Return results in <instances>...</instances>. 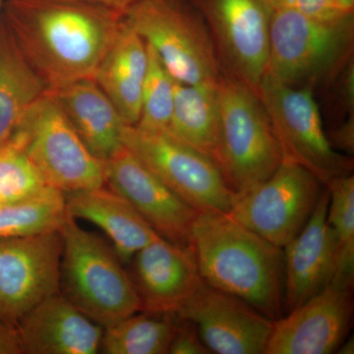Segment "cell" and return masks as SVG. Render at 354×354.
Returning <instances> with one entry per match:
<instances>
[{"instance_id":"obj_1","label":"cell","mask_w":354,"mask_h":354,"mask_svg":"<svg viewBox=\"0 0 354 354\" xmlns=\"http://www.w3.org/2000/svg\"><path fill=\"white\" fill-rule=\"evenodd\" d=\"M1 19L50 92L94 79L123 13L82 0H6Z\"/></svg>"},{"instance_id":"obj_2","label":"cell","mask_w":354,"mask_h":354,"mask_svg":"<svg viewBox=\"0 0 354 354\" xmlns=\"http://www.w3.org/2000/svg\"><path fill=\"white\" fill-rule=\"evenodd\" d=\"M207 286L277 320L283 309V249L227 213H199L189 245Z\"/></svg>"},{"instance_id":"obj_3","label":"cell","mask_w":354,"mask_h":354,"mask_svg":"<svg viewBox=\"0 0 354 354\" xmlns=\"http://www.w3.org/2000/svg\"><path fill=\"white\" fill-rule=\"evenodd\" d=\"M59 232L60 292L67 299L104 328L142 311L131 276L113 246L68 215Z\"/></svg>"},{"instance_id":"obj_4","label":"cell","mask_w":354,"mask_h":354,"mask_svg":"<svg viewBox=\"0 0 354 354\" xmlns=\"http://www.w3.org/2000/svg\"><path fill=\"white\" fill-rule=\"evenodd\" d=\"M353 12L322 19L272 11L267 75L292 87L314 88L335 79L353 57Z\"/></svg>"},{"instance_id":"obj_5","label":"cell","mask_w":354,"mask_h":354,"mask_svg":"<svg viewBox=\"0 0 354 354\" xmlns=\"http://www.w3.org/2000/svg\"><path fill=\"white\" fill-rule=\"evenodd\" d=\"M218 94L220 141L216 167L236 197L269 178L283 162V155L259 95L223 73Z\"/></svg>"},{"instance_id":"obj_6","label":"cell","mask_w":354,"mask_h":354,"mask_svg":"<svg viewBox=\"0 0 354 354\" xmlns=\"http://www.w3.org/2000/svg\"><path fill=\"white\" fill-rule=\"evenodd\" d=\"M123 16L177 82H218L221 68L215 44L202 16L186 0H143Z\"/></svg>"},{"instance_id":"obj_7","label":"cell","mask_w":354,"mask_h":354,"mask_svg":"<svg viewBox=\"0 0 354 354\" xmlns=\"http://www.w3.org/2000/svg\"><path fill=\"white\" fill-rule=\"evenodd\" d=\"M11 137L22 144L50 187L66 194L106 186L102 162L85 145L53 92L28 111Z\"/></svg>"},{"instance_id":"obj_8","label":"cell","mask_w":354,"mask_h":354,"mask_svg":"<svg viewBox=\"0 0 354 354\" xmlns=\"http://www.w3.org/2000/svg\"><path fill=\"white\" fill-rule=\"evenodd\" d=\"M271 120L283 160L300 165L323 185L351 174L353 160L330 146L314 88L292 87L265 74L258 90Z\"/></svg>"},{"instance_id":"obj_9","label":"cell","mask_w":354,"mask_h":354,"mask_svg":"<svg viewBox=\"0 0 354 354\" xmlns=\"http://www.w3.org/2000/svg\"><path fill=\"white\" fill-rule=\"evenodd\" d=\"M122 145L199 213H228L235 195L215 162L169 131L127 125Z\"/></svg>"},{"instance_id":"obj_10","label":"cell","mask_w":354,"mask_h":354,"mask_svg":"<svg viewBox=\"0 0 354 354\" xmlns=\"http://www.w3.org/2000/svg\"><path fill=\"white\" fill-rule=\"evenodd\" d=\"M323 185L300 165L283 160L269 178L235 197L227 215L283 248L315 209Z\"/></svg>"},{"instance_id":"obj_11","label":"cell","mask_w":354,"mask_h":354,"mask_svg":"<svg viewBox=\"0 0 354 354\" xmlns=\"http://www.w3.org/2000/svg\"><path fill=\"white\" fill-rule=\"evenodd\" d=\"M202 16L221 73L258 95L267 68L272 9L266 0H186Z\"/></svg>"},{"instance_id":"obj_12","label":"cell","mask_w":354,"mask_h":354,"mask_svg":"<svg viewBox=\"0 0 354 354\" xmlns=\"http://www.w3.org/2000/svg\"><path fill=\"white\" fill-rule=\"evenodd\" d=\"M58 230L0 239V320L16 326L44 298L60 291Z\"/></svg>"},{"instance_id":"obj_13","label":"cell","mask_w":354,"mask_h":354,"mask_svg":"<svg viewBox=\"0 0 354 354\" xmlns=\"http://www.w3.org/2000/svg\"><path fill=\"white\" fill-rule=\"evenodd\" d=\"M353 290L330 283L286 317L274 320L265 354L337 353L353 323Z\"/></svg>"},{"instance_id":"obj_14","label":"cell","mask_w":354,"mask_h":354,"mask_svg":"<svg viewBox=\"0 0 354 354\" xmlns=\"http://www.w3.org/2000/svg\"><path fill=\"white\" fill-rule=\"evenodd\" d=\"M196 327L209 353L265 354L274 320L241 298L205 285L174 315Z\"/></svg>"},{"instance_id":"obj_15","label":"cell","mask_w":354,"mask_h":354,"mask_svg":"<svg viewBox=\"0 0 354 354\" xmlns=\"http://www.w3.org/2000/svg\"><path fill=\"white\" fill-rule=\"evenodd\" d=\"M102 165L106 185L124 197L160 237L189 245L199 212L172 192L124 146Z\"/></svg>"},{"instance_id":"obj_16","label":"cell","mask_w":354,"mask_h":354,"mask_svg":"<svg viewBox=\"0 0 354 354\" xmlns=\"http://www.w3.org/2000/svg\"><path fill=\"white\" fill-rule=\"evenodd\" d=\"M142 311L174 316L206 285L189 246L160 237L130 261Z\"/></svg>"},{"instance_id":"obj_17","label":"cell","mask_w":354,"mask_h":354,"mask_svg":"<svg viewBox=\"0 0 354 354\" xmlns=\"http://www.w3.org/2000/svg\"><path fill=\"white\" fill-rule=\"evenodd\" d=\"M330 194L321 192L313 213L299 234L283 247V308L290 312L332 283L337 248L328 221Z\"/></svg>"},{"instance_id":"obj_18","label":"cell","mask_w":354,"mask_h":354,"mask_svg":"<svg viewBox=\"0 0 354 354\" xmlns=\"http://www.w3.org/2000/svg\"><path fill=\"white\" fill-rule=\"evenodd\" d=\"M16 329L27 354H95L104 333L60 291L28 312Z\"/></svg>"},{"instance_id":"obj_19","label":"cell","mask_w":354,"mask_h":354,"mask_svg":"<svg viewBox=\"0 0 354 354\" xmlns=\"http://www.w3.org/2000/svg\"><path fill=\"white\" fill-rule=\"evenodd\" d=\"M64 197L67 215L102 230L123 264L160 237L124 197L106 185L66 193Z\"/></svg>"},{"instance_id":"obj_20","label":"cell","mask_w":354,"mask_h":354,"mask_svg":"<svg viewBox=\"0 0 354 354\" xmlns=\"http://www.w3.org/2000/svg\"><path fill=\"white\" fill-rule=\"evenodd\" d=\"M72 127L95 158L104 162L122 147L124 120L94 79L53 92Z\"/></svg>"},{"instance_id":"obj_21","label":"cell","mask_w":354,"mask_h":354,"mask_svg":"<svg viewBox=\"0 0 354 354\" xmlns=\"http://www.w3.org/2000/svg\"><path fill=\"white\" fill-rule=\"evenodd\" d=\"M147 69L146 41L123 16L120 32L95 72L94 80L113 102L127 125L135 127L138 122Z\"/></svg>"},{"instance_id":"obj_22","label":"cell","mask_w":354,"mask_h":354,"mask_svg":"<svg viewBox=\"0 0 354 354\" xmlns=\"http://www.w3.org/2000/svg\"><path fill=\"white\" fill-rule=\"evenodd\" d=\"M218 82L190 85L174 80V109L167 129L216 165L220 141Z\"/></svg>"},{"instance_id":"obj_23","label":"cell","mask_w":354,"mask_h":354,"mask_svg":"<svg viewBox=\"0 0 354 354\" xmlns=\"http://www.w3.org/2000/svg\"><path fill=\"white\" fill-rule=\"evenodd\" d=\"M48 91L0 17V145Z\"/></svg>"},{"instance_id":"obj_24","label":"cell","mask_w":354,"mask_h":354,"mask_svg":"<svg viewBox=\"0 0 354 354\" xmlns=\"http://www.w3.org/2000/svg\"><path fill=\"white\" fill-rule=\"evenodd\" d=\"M176 316L140 311L104 328L101 348L106 354H165L178 328Z\"/></svg>"},{"instance_id":"obj_25","label":"cell","mask_w":354,"mask_h":354,"mask_svg":"<svg viewBox=\"0 0 354 354\" xmlns=\"http://www.w3.org/2000/svg\"><path fill=\"white\" fill-rule=\"evenodd\" d=\"M325 186L330 194L328 221L337 248V265L332 283L353 288L354 176L348 174L337 177Z\"/></svg>"},{"instance_id":"obj_26","label":"cell","mask_w":354,"mask_h":354,"mask_svg":"<svg viewBox=\"0 0 354 354\" xmlns=\"http://www.w3.org/2000/svg\"><path fill=\"white\" fill-rule=\"evenodd\" d=\"M66 215L64 193L50 187L27 201L0 207V239L58 230Z\"/></svg>"},{"instance_id":"obj_27","label":"cell","mask_w":354,"mask_h":354,"mask_svg":"<svg viewBox=\"0 0 354 354\" xmlns=\"http://www.w3.org/2000/svg\"><path fill=\"white\" fill-rule=\"evenodd\" d=\"M43 177L28 158L22 144L10 137L0 145V199L11 205L27 201L48 189Z\"/></svg>"},{"instance_id":"obj_28","label":"cell","mask_w":354,"mask_h":354,"mask_svg":"<svg viewBox=\"0 0 354 354\" xmlns=\"http://www.w3.org/2000/svg\"><path fill=\"white\" fill-rule=\"evenodd\" d=\"M147 48L148 69L142 91L140 118L135 127L147 132L167 131L174 109V79L157 53L148 44Z\"/></svg>"},{"instance_id":"obj_29","label":"cell","mask_w":354,"mask_h":354,"mask_svg":"<svg viewBox=\"0 0 354 354\" xmlns=\"http://www.w3.org/2000/svg\"><path fill=\"white\" fill-rule=\"evenodd\" d=\"M272 10H291L322 19H334L353 11H348L339 0H266Z\"/></svg>"},{"instance_id":"obj_30","label":"cell","mask_w":354,"mask_h":354,"mask_svg":"<svg viewBox=\"0 0 354 354\" xmlns=\"http://www.w3.org/2000/svg\"><path fill=\"white\" fill-rule=\"evenodd\" d=\"M177 318V317H176ZM176 335L169 346L171 354H208L209 351L205 346L198 334L196 327L188 321L179 319Z\"/></svg>"},{"instance_id":"obj_31","label":"cell","mask_w":354,"mask_h":354,"mask_svg":"<svg viewBox=\"0 0 354 354\" xmlns=\"http://www.w3.org/2000/svg\"><path fill=\"white\" fill-rule=\"evenodd\" d=\"M330 146L335 151H342L346 155H353L354 152V115L348 116L339 127L327 134Z\"/></svg>"},{"instance_id":"obj_32","label":"cell","mask_w":354,"mask_h":354,"mask_svg":"<svg viewBox=\"0 0 354 354\" xmlns=\"http://www.w3.org/2000/svg\"><path fill=\"white\" fill-rule=\"evenodd\" d=\"M17 329L0 320V354H23Z\"/></svg>"},{"instance_id":"obj_33","label":"cell","mask_w":354,"mask_h":354,"mask_svg":"<svg viewBox=\"0 0 354 354\" xmlns=\"http://www.w3.org/2000/svg\"><path fill=\"white\" fill-rule=\"evenodd\" d=\"M82 1L108 7V8L113 9V10L124 13L128 8H130L134 4L138 3L140 1H143V0H82Z\"/></svg>"},{"instance_id":"obj_34","label":"cell","mask_w":354,"mask_h":354,"mask_svg":"<svg viewBox=\"0 0 354 354\" xmlns=\"http://www.w3.org/2000/svg\"><path fill=\"white\" fill-rule=\"evenodd\" d=\"M339 354H353L354 353V339L353 335L346 337L344 342H342L339 348H337V353Z\"/></svg>"},{"instance_id":"obj_35","label":"cell","mask_w":354,"mask_h":354,"mask_svg":"<svg viewBox=\"0 0 354 354\" xmlns=\"http://www.w3.org/2000/svg\"><path fill=\"white\" fill-rule=\"evenodd\" d=\"M339 1L346 10L353 11L354 0H339Z\"/></svg>"},{"instance_id":"obj_36","label":"cell","mask_w":354,"mask_h":354,"mask_svg":"<svg viewBox=\"0 0 354 354\" xmlns=\"http://www.w3.org/2000/svg\"><path fill=\"white\" fill-rule=\"evenodd\" d=\"M4 2H6V0H0V17H1L2 9H3Z\"/></svg>"},{"instance_id":"obj_37","label":"cell","mask_w":354,"mask_h":354,"mask_svg":"<svg viewBox=\"0 0 354 354\" xmlns=\"http://www.w3.org/2000/svg\"><path fill=\"white\" fill-rule=\"evenodd\" d=\"M3 206V204H2L1 199H0V207Z\"/></svg>"}]
</instances>
